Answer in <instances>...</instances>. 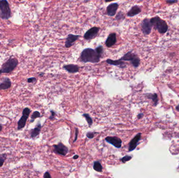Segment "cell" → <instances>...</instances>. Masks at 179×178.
Instances as JSON below:
<instances>
[{
	"label": "cell",
	"instance_id": "33",
	"mask_svg": "<svg viewBox=\"0 0 179 178\" xmlns=\"http://www.w3.org/2000/svg\"><path fill=\"white\" fill-rule=\"evenodd\" d=\"M52 177L49 174L48 172H46L44 175V178H50Z\"/></svg>",
	"mask_w": 179,
	"mask_h": 178
},
{
	"label": "cell",
	"instance_id": "18",
	"mask_svg": "<svg viewBox=\"0 0 179 178\" xmlns=\"http://www.w3.org/2000/svg\"><path fill=\"white\" fill-rule=\"evenodd\" d=\"M28 115H23L21 116V118L19 119V120L18 122V127H17V129L18 130L22 129L24 127L26 122L28 118Z\"/></svg>",
	"mask_w": 179,
	"mask_h": 178
},
{
	"label": "cell",
	"instance_id": "37",
	"mask_svg": "<svg viewBox=\"0 0 179 178\" xmlns=\"http://www.w3.org/2000/svg\"><path fill=\"white\" fill-rule=\"evenodd\" d=\"M105 2H112L113 1H116V0H104Z\"/></svg>",
	"mask_w": 179,
	"mask_h": 178
},
{
	"label": "cell",
	"instance_id": "9",
	"mask_svg": "<svg viewBox=\"0 0 179 178\" xmlns=\"http://www.w3.org/2000/svg\"><path fill=\"white\" fill-rule=\"evenodd\" d=\"M54 147L55 153L59 154L64 156L67 155L69 151L68 148L62 143H59L58 145H54Z\"/></svg>",
	"mask_w": 179,
	"mask_h": 178
},
{
	"label": "cell",
	"instance_id": "6",
	"mask_svg": "<svg viewBox=\"0 0 179 178\" xmlns=\"http://www.w3.org/2000/svg\"><path fill=\"white\" fill-rule=\"evenodd\" d=\"M100 28L97 27H93L89 29L84 35V38L86 40L93 39L97 36Z\"/></svg>",
	"mask_w": 179,
	"mask_h": 178
},
{
	"label": "cell",
	"instance_id": "12",
	"mask_svg": "<svg viewBox=\"0 0 179 178\" xmlns=\"http://www.w3.org/2000/svg\"><path fill=\"white\" fill-rule=\"evenodd\" d=\"M141 133L137 134L131 140L129 144V149H128L129 151H134V149L136 148L138 143L141 138Z\"/></svg>",
	"mask_w": 179,
	"mask_h": 178
},
{
	"label": "cell",
	"instance_id": "29",
	"mask_svg": "<svg viewBox=\"0 0 179 178\" xmlns=\"http://www.w3.org/2000/svg\"><path fill=\"white\" fill-rule=\"evenodd\" d=\"M97 133H95V132H89L88 133H86V136L88 137V138L90 139H93L94 137V135L95 134Z\"/></svg>",
	"mask_w": 179,
	"mask_h": 178
},
{
	"label": "cell",
	"instance_id": "14",
	"mask_svg": "<svg viewBox=\"0 0 179 178\" xmlns=\"http://www.w3.org/2000/svg\"><path fill=\"white\" fill-rule=\"evenodd\" d=\"M141 12V9H140L139 6L138 5H135L133 6L131 9L127 13V16L129 17H134L136 15L139 14Z\"/></svg>",
	"mask_w": 179,
	"mask_h": 178
},
{
	"label": "cell",
	"instance_id": "8",
	"mask_svg": "<svg viewBox=\"0 0 179 178\" xmlns=\"http://www.w3.org/2000/svg\"><path fill=\"white\" fill-rule=\"evenodd\" d=\"M106 142L113 145L115 147L120 148L121 147L122 141L121 139L116 136H107L105 138Z\"/></svg>",
	"mask_w": 179,
	"mask_h": 178
},
{
	"label": "cell",
	"instance_id": "34",
	"mask_svg": "<svg viewBox=\"0 0 179 178\" xmlns=\"http://www.w3.org/2000/svg\"><path fill=\"white\" fill-rule=\"evenodd\" d=\"M78 133H79L78 129L77 128H76V135H75V139H74V142H76V139H77V138H78Z\"/></svg>",
	"mask_w": 179,
	"mask_h": 178
},
{
	"label": "cell",
	"instance_id": "21",
	"mask_svg": "<svg viewBox=\"0 0 179 178\" xmlns=\"http://www.w3.org/2000/svg\"><path fill=\"white\" fill-rule=\"evenodd\" d=\"M140 62V59L137 55L136 57L134 58L133 60L131 61V63L133 65V66L134 67H139Z\"/></svg>",
	"mask_w": 179,
	"mask_h": 178
},
{
	"label": "cell",
	"instance_id": "22",
	"mask_svg": "<svg viewBox=\"0 0 179 178\" xmlns=\"http://www.w3.org/2000/svg\"><path fill=\"white\" fill-rule=\"evenodd\" d=\"M147 97L150 99H152L153 100V101L155 103V106L157 105L158 102V96H157V94H148Z\"/></svg>",
	"mask_w": 179,
	"mask_h": 178
},
{
	"label": "cell",
	"instance_id": "13",
	"mask_svg": "<svg viewBox=\"0 0 179 178\" xmlns=\"http://www.w3.org/2000/svg\"><path fill=\"white\" fill-rule=\"evenodd\" d=\"M106 63L110 65L119 67L120 68H122V69L125 68L126 67V63L124 61L121 60V59L116 60H113L112 59H109L106 60Z\"/></svg>",
	"mask_w": 179,
	"mask_h": 178
},
{
	"label": "cell",
	"instance_id": "17",
	"mask_svg": "<svg viewBox=\"0 0 179 178\" xmlns=\"http://www.w3.org/2000/svg\"><path fill=\"white\" fill-rule=\"evenodd\" d=\"M137 55L134 53L132 51L127 52L120 59L121 60L124 61H131Z\"/></svg>",
	"mask_w": 179,
	"mask_h": 178
},
{
	"label": "cell",
	"instance_id": "15",
	"mask_svg": "<svg viewBox=\"0 0 179 178\" xmlns=\"http://www.w3.org/2000/svg\"><path fill=\"white\" fill-rule=\"evenodd\" d=\"M63 67L70 73H76L78 72L79 71V66L75 64H68L64 65Z\"/></svg>",
	"mask_w": 179,
	"mask_h": 178
},
{
	"label": "cell",
	"instance_id": "38",
	"mask_svg": "<svg viewBox=\"0 0 179 178\" xmlns=\"http://www.w3.org/2000/svg\"><path fill=\"white\" fill-rule=\"evenodd\" d=\"M2 129H3V127H2V125L0 124V132L2 130Z\"/></svg>",
	"mask_w": 179,
	"mask_h": 178
},
{
	"label": "cell",
	"instance_id": "26",
	"mask_svg": "<svg viewBox=\"0 0 179 178\" xmlns=\"http://www.w3.org/2000/svg\"><path fill=\"white\" fill-rule=\"evenodd\" d=\"M40 112L37 111L34 112L33 113L32 115V117H31L32 121H30V122H33L35 119H36L37 118H40Z\"/></svg>",
	"mask_w": 179,
	"mask_h": 178
},
{
	"label": "cell",
	"instance_id": "43",
	"mask_svg": "<svg viewBox=\"0 0 179 178\" xmlns=\"http://www.w3.org/2000/svg\"><path fill=\"white\" fill-rule=\"evenodd\" d=\"M0 44H1V43H0Z\"/></svg>",
	"mask_w": 179,
	"mask_h": 178
},
{
	"label": "cell",
	"instance_id": "5",
	"mask_svg": "<svg viewBox=\"0 0 179 178\" xmlns=\"http://www.w3.org/2000/svg\"><path fill=\"white\" fill-rule=\"evenodd\" d=\"M152 23L149 18H145L141 23V28L143 34L145 35H149L152 32Z\"/></svg>",
	"mask_w": 179,
	"mask_h": 178
},
{
	"label": "cell",
	"instance_id": "19",
	"mask_svg": "<svg viewBox=\"0 0 179 178\" xmlns=\"http://www.w3.org/2000/svg\"><path fill=\"white\" fill-rule=\"evenodd\" d=\"M41 128H42V125L40 124L39 123L38 125H37L36 127L32 131V132H31L32 138L34 139L40 134Z\"/></svg>",
	"mask_w": 179,
	"mask_h": 178
},
{
	"label": "cell",
	"instance_id": "27",
	"mask_svg": "<svg viewBox=\"0 0 179 178\" xmlns=\"http://www.w3.org/2000/svg\"><path fill=\"white\" fill-rule=\"evenodd\" d=\"M5 159H6L5 154L0 155V167L3 166V163H4Z\"/></svg>",
	"mask_w": 179,
	"mask_h": 178
},
{
	"label": "cell",
	"instance_id": "25",
	"mask_svg": "<svg viewBox=\"0 0 179 178\" xmlns=\"http://www.w3.org/2000/svg\"><path fill=\"white\" fill-rule=\"evenodd\" d=\"M125 16L123 13L121 12H119L117 14V15H116V16L115 19L116 21H123L124 20Z\"/></svg>",
	"mask_w": 179,
	"mask_h": 178
},
{
	"label": "cell",
	"instance_id": "36",
	"mask_svg": "<svg viewBox=\"0 0 179 178\" xmlns=\"http://www.w3.org/2000/svg\"><path fill=\"white\" fill-rule=\"evenodd\" d=\"M78 157H79V156L77 155H74V156H73V158L74 159H76L77 158H78Z\"/></svg>",
	"mask_w": 179,
	"mask_h": 178
},
{
	"label": "cell",
	"instance_id": "42",
	"mask_svg": "<svg viewBox=\"0 0 179 178\" xmlns=\"http://www.w3.org/2000/svg\"><path fill=\"white\" fill-rule=\"evenodd\" d=\"M19 1H21V0H19Z\"/></svg>",
	"mask_w": 179,
	"mask_h": 178
},
{
	"label": "cell",
	"instance_id": "32",
	"mask_svg": "<svg viewBox=\"0 0 179 178\" xmlns=\"http://www.w3.org/2000/svg\"><path fill=\"white\" fill-rule=\"evenodd\" d=\"M51 112V113H52V115H51V116L49 117V119H50V120H53V119H54V117H55V115H56V113H55V112L54 111H50Z\"/></svg>",
	"mask_w": 179,
	"mask_h": 178
},
{
	"label": "cell",
	"instance_id": "10",
	"mask_svg": "<svg viewBox=\"0 0 179 178\" xmlns=\"http://www.w3.org/2000/svg\"><path fill=\"white\" fill-rule=\"evenodd\" d=\"M119 5L118 3H111L109 4L106 8V14L111 17L115 16L117 9H119Z\"/></svg>",
	"mask_w": 179,
	"mask_h": 178
},
{
	"label": "cell",
	"instance_id": "28",
	"mask_svg": "<svg viewBox=\"0 0 179 178\" xmlns=\"http://www.w3.org/2000/svg\"><path fill=\"white\" fill-rule=\"evenodd\" d=\"M131 158H132V157L131 156H128V155L125 156L123 157V158H121V162H122L123 163H126L127 161H129V160H131Z\"/></svg>",
	"mask_w": 179,
	"mask_h": 178
},
{
	"label": "cell",
	"instance_id": "7",
	"mask_svg": "<svg viewBox=\"0 0 179 178\" xmlns=\"http://www.w3.org/2000/svg\"><path fill=\"white\" fill-rule=\"evenodd\" d=\"M80 37V35H75L73 34H69L66 39L65 41V47L69 48L74 45V42Z\"/></svg>",
	"mask_w": 179,
	"mask_h": 178
},
{
	"label": "cell",
	"instance_id": "2",
	"mask_svg": "<svg viewBox=\"0 0 179 178\" xmlns=\"http://www.w3.org/2000/svg\"><path fill=\"white\" fill-rule=\"evenodd\" d=\"M152 27L161 34L166 33L168 30L167 22L159 16H155L150 19Z\"/></svg>",
	"mask_w": 179,
	"mask_h": 178
},
{
	"label": "cell",
	"instance_id": "3",
	"mask_svg": "<svg viewBox=\"0 0 179 178\" xmlns=\"http://www.w3.org/2000/svg\"><path fill=\"white\" fill-rule=\"evenodd\" d=\"M11 16V10L7 0H0V17L7 20Z\"/></svg>",
	"mask_w": 179,
	"mask_h": 178
},
{
	"label": "cell",
	"instance_id": "30",
	"mask_svg": "<svg viewBox=\"0 0 179 178\" xmlns=\"http://www.w3.org/2000/svg\"><path fill=\"white\" fill-rule=\"evenodd\" d=\"M36 81V79L35 77H30L27 79V82L28 83H32Z\"/></svg>",
	"mask_w": 179,
	"mask_h": 178
},
{
	"label": "cell",
	"instance_id": "41",
	"mask_svg": "<svg viewBox=\"0 0 179 178\" xmlns=\"http://www.w3.org/2000/svg\"><path fill=\"white\" fill-rule=\"evenodd\" d=\"M2 73V71H1V69H0V75H1V74Z\"/></svg>",
	"mask_w": 179,
	"mask_h": 178
},
{
	"label": "cell",
	"instance_id": "23",
	"mask_svg": "<svg viewBox=\"0 0 179 178\" xmlns=\"http://www.w3.org/2000/svg\"><path fill=\"white\" fill-rule=\"evenodd\" d=\"M95 50L97 52V54L102 57V55L103 53V47L102 45H99L95 49Z\"/></svg>",
	"mask_w": 179,
	"mask_h": 178
},
{
	"label": "cell",
	"instance_id": "40",
	"mask_svg": "<svg viewBox=\"0 0 179 178\" xmlns=\"http://www.w3.org/2000/svg\"><path fill=\"white\" fill-rule=\"evenodd\" d=\"M44 73H40V76H42L44 75Z\"/></svg>",
	"mask_w": 179,
	"mask_h": 178
},
{
	"label": "cell",
	"instance_id": "39",
	"mask_svg": "<svg viewBox=\"0 0 179 178\" xmlns=\"http://www.w3.org/2000/svg\"><path fill=\"white\" fill-rule=\"evenodd\" d=\"M176 110H178V111H179V105L178 106H177L176 107Z\"/></svg>",
	"mask_w": 179,
	"mask_h": 178
},
{
	"label": "cell",
	"instance_id": "35",
	"mask_svg": "<svg viewBox=\"0 0 179 178\" xmlns=\"http://www.w3.org/2000/svg\"><path fill=\"white\" fill-rule=\"evenodd\" d=\"M143 113H140L139 115H138V119H140V118H142L143 117Z\"/></svg>",
	"mask_w": 179,
	"mask_h": 178
},
{
	"label": "cell",
	"instance_id": "24",
	"mask_svg": "<svg viewBox=\"0 0 179 178\" xmlns=\"http://www.w3.org/2000/svg\"><path fill=\"white\" fill-rule=\"evenodd\" d=\"M83 116L86 119L87 122L88 123V125L91 126V125L93 123V121H92V118L90 117V115H88V114H87V113H84V114L83 115Z\"/></svg>",
	"mask_w": 179,
	"mask_h": 178
},
{
	"label": "cell",
	"instance_id": "20",
	"mask_svg": "<svg viewBox=\"0 0 179 178\" xmlns=\"http://www.w3.org/2000/svg\"><path fill=\"white\" fill-rule=\"evenodd\" d=\"M93 169L96 171L101 172L102 171L103 168L100 163L98 161H95L93 163Z\"/></svg>",
	"mask_w": 179,
	"mask_h": 178
},
{
	"label": "cell",
	"instance_id": "16",
	"mask_svg": "<svg viewBox=\"0 0 179 178\" xmlns=\"http://www.w3.org/2000/svg\"><path fill=\"white\" fill-rule=\"evenodd\" d=\"M12 83L9 78H5L3 79V82L0 84V91L6 90L9 89L11 87Z\"/></svg>",
	"mask_w": 179,
	"mask_h": 178
},
{
	"label": "cell",
	"instance_id": "4",
	"mask_svg": "<svg viewBox=\"0 0 179 178\" xmlns=\"http://www.w3.org/2000/svg\"><path fill=\"white\" fill-rule=\"evenodd\" d=\"M18 62L17 59L10 58L8 60L3 64L1 67L2 73H9L14 71L17 67Z\"/></svg>",
	"mask_w": 179,
	"mask_h": 178
},
{
	"label": "cell",
	"instance_id": "31",
	"mask_svg": "<svg viewBox=\"0 0 179 178\" xmlns=\"http://www.w3.org/2000/svg\"><path fill=\"white\" fill-rule=\"evenodd\" d=\"M166 2L169 4H173L174 3H177L178 0H166Z\"/></svg>",
	"mask_w": 179,
	"mask_h": 178
},
{
	"label": "cell",
	"instance_id": "1",
	"mask_svg": "<svg viewBox=\"0 0 179 178\" xmlns=\"http://www.w3.org/2000/svg\"><path fill=\"white\" fill-rule=\"evenodd\" d=\"M101 57L97 54L96 51L92 48L84 49L82 51L80 59L84 63L90 62L96 63L100 62Z\"/></svg>",
	"mask_w": 179,
	"mask_h": 178
},
{
	"label": "cell",
	"instance_id": "11",
	"mask_svg": "<svg viewBox=\"0 0 179 178\" xmlns=\"http://www.w3.org/2000/svg\"><path fill=\"white\" fill-rule=\"evenodd\" d=\"M117 42L116 33H110L105 41V45L108 48H111L115 45Z\"/></svg>",
	"mask_w": 179,
	"mask_h": 178
}]
</instances>
